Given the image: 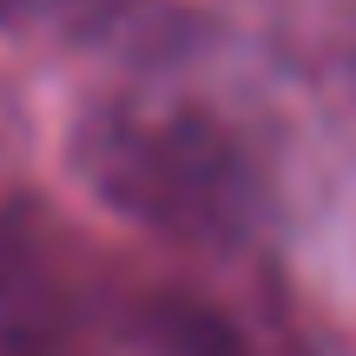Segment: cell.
Segmentation results:
<instances>
[{"instance_id": "3957f363", "label": "cell", "mask_w": 356, "mask_h": 356, "mask_svg": "<svg viewBox=\"0 0 356 356\" xmlns=\"http://www.w3.org/2000/svg\"><path fill=\"white\" fill-rule=\"evenodd\" d=\"M145 337L159 343V356H251V343L198 297H152Z\"/></svg>"}, {"instance_id": "6da1fadb", "label": "cell", "mask_w": 356, "mask_h": 356, "mask_svg": "<svg viewBox=\"0 0 356 356\" xmlns=\"http://www.w3.org/2000/svg\"><path fill=\"white\" fill-rule=\"evenodd\" d=\"M66 159L106 211L172 244L231 251L270 225V172L244 126L159 73L79 106Z\"/></svg>"}, {"instance_id": "7a4b0ae2", "label": "cell", "mask_w": 356, "mask_h": 356, "mask_svg": "<svg viewBox=\"0 0 356 356\" xmlns=\"http://www.w3.org/2000/svg\"><path fill=\"white\" fill-rule=\"evenodd\" d=\"M0 33L113 53L126 66H172L211 40L191 0H0Z\"/></svg>"}]
</instances>
